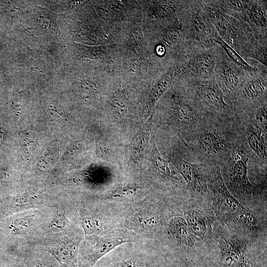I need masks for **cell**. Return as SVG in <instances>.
I'll list each match as a JSON object with an SVG mask.
<instances>
[{
  "mask_svg": "<svg viewBox=\"0 0 267 267\" xmlns=\"http://www.w3.org/2000/svg\"><path fill=\"white\" fill-rule=\"evenodd\" d=\"M136 189L134 186H130L117 189L112 193L110 197L113 199H117L130 196L135 192Z\"/></svg>",
  "mask_w": 267,
  "mask_h": 267,
  "instance_id": "27",
  "label": "cell"
},
{
  "mask_svg": "<svg viewBox=\"0 0 267 267\" xmlns=\"http://www.w3.org/2000/svg\"><path fill=\"white\" fill-rule=\"evenodd\" d=\"M265 133L261 128L251 125L247 129L246 136L252 151L257 156L266 160L267 147Z\"/></svg>",
  "mask_w": 267,
  "mask_h": 267,
  "instance_id": "20",
  "label": "cell"
},
{
  "mask_svg": "<svg viewBox=\"0 0 267 267\" xmlns=\"http://www.w3.org/2000/svg\"><path fill=\"white\" fill-rule=\"evenodd\" d=\"M214 42L222 47L227 57L237 66L250 74L258 72V68L249 64L235 50L223 41L217 34Z\"/></svg>",
  "mask_w": 267,
  "mask_h": 267,
  "instance_id": "24",
  "label": "cell"
},
{
  "mask_svg": "<svg viewBox=\"0 0 267 267\" xmlns=\"http://www.w3.org/2000/svg\"><path fill=\"white\" fill-rule=\"evenodd\" d=\"M75 205L85 235L100 234L103 225L97 212L89 204L80 203Z\"/></svg>",
  "mask_w": 267,
  "mask_h": 267,
  "instance_id": "18",
  "label": "cell"
},
{
  "mask_svg": "<svg viewBox=\"0 0 267 267\" xmlns=\"http://www.w3.org/2000/svg\"><path fill=\"white\" fill-rule=\"evenodd\" d=\"M132 240L123 233L85 235L79 248L78 267H94L101 259L118 246Z\"/></svg>",
  "mask_w": 267,
  "mask_h": 267,
  "instance_id": "5",
  "label": "cell"
},
{
  "mask_svg": "<svg viewBox=\"0 0 267 267\" xmlns=\"http://www.w3.org/2000/svg\"><path fill=\"white\" fill-rule=\"evenodd\" d=\"M167 231L179 245L187 248H192L200 242L191 233L183 217L175 216L167 223Z\"/></svg>",
  "mask_w": 267,
  "mask_h": 267,
  "instance_id": "15",
  "label": "cell"
},
{
  "mask_svg": "<svg viewBox=\"0 0 267 267\" xmlns=\"http://www.w3.org/2000/svg\"><path fill=\"white\" fill-rule=\"evenodd\" d=\"M175 110L178 121L185 125H191L199 118V111L195 104L190 99L183 100L178 103Z\"/></svg>",
  "mask_w": 267,
  "mask_h": 267,
  "instance_id": "22",
  "label": "cell"
},
{
  "mask_svg": "<svg viewBox=\"0 0 267 267\" xmlns=\"http://www.w3.org/2000/svg\"><path fill=\"white\" fill-rule=\"evenodd\" d=\"M257 72L249 75L239 90L242 98L246 101H257L266 95L267 73Z\"/></svg>",
  "mask_w": 267,
  "mask_h": 267,
  "instance_id": "16",
  "label": "cell"
},
{
  "mask_svg": "<svg viewBox=\"0 0 267 267\" xmlns=\"http://www.w3.org/2000/svg\"><path fill=\"white\" fill-rule=\"evenodd\" d=\"M204 3L218 35L239 53L246 54L257 42L250 26L241 19L222 10L214 1Z\"/></svg>",
  "mask_w": 267,
  "mask_h": 267,
  "instance_id": "1",
  "label": "cell"
},
{
  "mask_svg": "<svg viewBox=\"0 0 267 267\" xmlns=\"http://www.w3.org/2000/svg\"><path fill=\"white\" fill-rule=\"evenodd\" d=\"M249 75L235 64L223 49L218 50L214 78L223 93L232 94L239 91Z\"/></svg>",
  "mask_w": 267,
  "mask_h": 267,
  "instance_id": "10",
  "label": "cell"
},
{
  "mask_svg": "<svg viewBox=\"0 0 267 267\" xmlns=\"http://www.w3.org/2000/svg\"><path fill=\"white\" fill-rule=\"evenodd\" d=\"M84 234L79 227L58 237L44 238L34 246L49 253L59 267H78V253Z\"/></svg>",
  "mask_w": 267,
  "mask_h": 267,
  "instance_id": "3",
  "label": "cell"
},
{
  "mask_svg": "<svg viewBox=\"0 0 267 267\" xmlns=\"http://www.w3.org/2000/svg\"><path fill=\"white\" fill-rule=\"evenodd\" d=\"M171 160L185 181L190 192L200 195L208 191V178L198 164L176 157Z\"/></svg>",
  "mask_w": 267,
  "mask_h": 267,
  "instance_id": "12",
  "label": "cell"
},
{
  "mask_svg": "<svg viewBox=\"0 0 267 267\" xmlns=\"http://www.w3.org/2000/svg\"><path fill=\"white\" fill-rule=\"evenodd\" d=\"M81 227L75 204L60 199L48 207L44 238L58 237Z\"/></svg>",
  "mask_w": 267,
  "mask_h": 267,
  "instance_id": "7",
  "label": "cell"
},
{
  "mask_svg": "<svg viewBox=\"0 0 267 267\" xmlns=\"http://www.w3.org/2000/svg\"><path fill=\"white\" fill-rule=\"evenodd\" d=\"M248 157L241 152L236 153L226 177L227 187L230 188L231 193L246 207L252 205L254 197V187L248 177Z\"/></svg>",
  "mask_w": 267,
  "mask_h": 267,
  "instance_id": "8",
  "label": "cell"
},
{
  "mask_svg": "<svg viewBox=\"0 0 267 267\" xmlns=\"http://www.w3.org/2000/svg\"><path fill=\"white\" fill-rule=\"evenodd\" d=\"M154 163L156 172L162 178L173 181L178 180L171 173L168 162L162 157L156 149L154 151Z\"/></svg>",
  "mask_w": 267,
  "mask_h": 267,
  "instance_id": "25",
  "label": "cell"
},
{
  "mask_svg": "<svg viewBox=\"0 0 267 267\" xmlns=\"http://www.w3.org/2000/svg\"><path fill=\"white\" fill-rule=\"evenodd\" d=\"M214 233L221 256L218 267H258L252 258L246 238L219 231Z\"/></svg>",
  "mask_w": 267,
  "mask_h": 267,
  "instance_id": "6",
  "label": "cell"
},
{
  "mask_svg": "<svg viewBox=\"0 0 267 267\" xmlns=\"http://www.w3.org/2000/svg\"><path fill=\"white\" fill-rule=\"evenodd\" d=\"M107 257V256L106 255ZM103 263V267H145V258L137 253H128L115 255Z\"/></svg>",
  "mask_w": 267,
  "mask_h": 267,
  "instance_id": "21",
  "label": "cell"
},
{
  "mask_svg": "<svg viewBox=\"0 0 267 267\" xmlns=\"http://www.w3.org/2000/svg\"><path fill=\"white\" fill-rule=\"evenodd\" d=\"M191 3L186 34L189 51L214 47L217 33L205 4L195 1Z\"/></svg>",
  "mask_w": 267,
  "mask_h": 267,
  "instance_id": "4",
  "label": "cell"
},
{
  "mask_svg": "<svg viewBox=\"0 0 267 267\" xmlns=\"http://www.w3.org/2000/svg\"><path fill=\"white\" fill-rule=\"evenodd\" d=\"M183 217L193 235L201 241L207 242L214 236L215 215L198 205L188 204L183 208Z\"/></svg>",
  "mask_w": 267,
  "mask_h": 267,
  "instance_id": "11",
  "label": "cell"
},
{
  "mask_svg": "<svg viewBox=\"0 0 267 267\" xmlns=\"http://www.w3.org/2000/svg\"><path fill=\"white\" fill-rule=\"evenodd\" d=\"M198 139L201 149L209 154H217L225 150L226 140L216 133L202 132L198 134Z\"/></svg>",
  "mask_w": 267,
  "mask_h": 267,
  "instance_id": "19",
  "label": "cell"
},
{
  "mask_svg": "<svg viewBox=\"0 0 267 267\" xmlns=\"http://www.w3.org/2000/svg\"><path fill=\"white\" fill-rule=\"evenodd\" d=\"M157 209L156 207L149 206L135 211L128 219L129 226L141 231L156 230L163 223L161 212Z\"/></svg>",
  "mask_w": 267,
  "mask_h": 267,
  "instance_id": "14",
  "label": "cell"
},
{
  "mask_svg": "<svg viewBox=\"0 0 267 267\" xmlns=\"http://www.w3.org/2000/svg\"><path fill=\"white\" fill-rule=\"evenodd\" d=\"M208 184L213 193L212 207L215 216L222 224L240 232L250 209L243 206L231 193L218 167L208 179Z\"/></svg>",
  "mask_w": 267,
  "mask_h": 267,
  "instance_id": "2",
  "label": "cell"
},
{
  "mask_svg": "<svg viewBox=\"0 0 267 267\" xmlns=\"http://www.w3.org/2000/svg\"><path fill=\"white\" fill-rule=\"evenodd\" d=\"M196 91L202 100L213 109L221 112H230L231 108L224 100V94L214 78L199 80Z\"/></svg>",
  "mask_w": 267,
  "mask_h": 267,
  "instance_id": "13",
  "label": "cell"
},
{
  "mask_svg": "<svg viewBox=\"0 0 267 267\" xmlns=\"http://www.w3.org/2000/svg\"><path fill=\"white\" fill-rule=\"evenodd\" d=\"M257 122L261 126V129L267 132V104L264 103L258 108L255 113Z\"/></svg>",
  "mask_w": 267,
  "mask_h": 267,
  "instance_id": "26",
  "label": "cell"
},
{
  "mask_svg": "<svg viewBox=\"0 0 267 267\" xmlns=\"http://www.w3.org/2000/svg\"><path fill=\"white\" fill-rule=\"evenodd\" d=\"M217 54L215 47L189 52L178 71L196 80L213 79Z\"/></svg>",
  "mask_w": 267,
  "mask_h": 267,
  "instance_id": "9",
  "label": "cell"
},
{
  "mask_svg": "<svg viewBox=\"0 0 267 267\" xmlns=\"http://www.w3.org/2000/svg\"><path fill=\"white\" fill-rule=\"evenodd\" d=\"M26 258L28 267H59L49 253L36 246L27 251Z\"/></svg>",
  "mask_w": 267,
  "mask_h": 267,
  "instance_id": "23",
  "label": "cell"
},
{
  "mask_svg": "<svg viewBox=\"0 0 267 267\" xmlns=\"http://www.w3.org/2000/svg\"><path fill=\"white\" fill-rule=\"evenodd\" d=\"M267 2L261 0H248L242 20L254 30L267 33Z\"/></svg>",
  "mask_w": 267,
  "mask_h": 267,
  "instance_id": "17",
  "label": "cell"
}]
</instances>
